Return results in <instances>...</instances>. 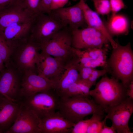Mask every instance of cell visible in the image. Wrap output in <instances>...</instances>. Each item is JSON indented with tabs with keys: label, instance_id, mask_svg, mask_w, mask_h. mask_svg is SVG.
Wrapping results in <instances>:
<instances>
[{
	"label": "cell",
	"instance_id": "cell-35",
	"mask_svg": "<svg viewBox=\"0 0 133 133\" xmlns=\"http://www.w3.org/2000/svg\"><path fill=\"white\" fill-rule=\"evenodd\" d=\"M68 1L69 0H52L51 10L64 7Z\"/></svg>",
	"mask_w": 133,
	"mask_h": 133
},
{
	"label": "cell",
	"instance_id": "cell-2",
	"mask_svg": "<svg viewBox=\"0 0 133 133\" xmlns=\"http://www.w3.org/2000/svg\"><path fill=\"white\" fill-rule=\"evenodd\" d=\"M127 89L117 79L105 75L96 83L94 89L90 90L89 96L105 112L109 108L118 105L128 97Z\"/></svg>",
	"mask_w": 133,
	"mask_h": 133
},
{
	"label": "cell",
	"instance_id": "cell-5",
	"mask_svg": "<svg viewBox=\"0 0 133 133\" xmlns=\"http://www.w3.org/2000/svg\"><path fill=\"white\" fill-rule=\"evenodd\" d=\"M41 52L67 62L76 55L72 46V31L67 26L41 46Z\"/></svg>",
	"mask_w": 133,
	"mask_h": 133
},
{
	"label": "cell",
	"instance_id": "cell-36",
	"mask_svg": "<svg viewBox=\"0 0 133 133\" xmlns=\"http://www.w3.org/2000/svg\"><path fill=\"white\" fill-rule=\"evenodd\" d=\"M52 0H41L43 11L44 13L49 14L51 13Z\"/></svg>",
	"mask_w": 133,
	"mask_h": 133
},
{
	"label": "cell",
	"instance_id": "cell-9",
	"mask_svg": "<svg viewBox=\"0 0 133 133\" xmlns=\"http://www.w3.org/2000/svg\"><path fill=\"white\" fill-rule=\"evenodd\" d=\"M105 112L116 133H133L129 127V122L133 112V100L128 97L118 105L108 108Z\"/></svg>",
	"mask_w": 133,
	"mask_h": 133
},
{
	"label": "cell",
	"instance_id": "cell-7",
	"mask_svg": "<svg viewBox=\"0 0 133 133\" xmlns=\"http://www.w3.org/2000/svg\"><path fill=\"white\" fill-rule=\"evenodd\" d=\"M66 27L60 19L51 12L49 14L43 13L34 19L30 37L41 47Z\"/></svg>",
	"mask_w": 133,
	"mask_h": 133
},
{
	"label": "cell",
	"instance_id": "cell-16",
	"mask_svg": "<svg viewBox=\"0 0 133 133\" xmlns=\"http://www.w3.org/2000/svg\"><path fill=\"white\" fill-rule=\"evenodd\" d=\"M34 20L15 23L0 30L11 49L30 37Z\"/></svg>",
	"mask_w": 133,
	"mask_h": 133
},
{
	"label": "cell",
	"instance_id": "cell-32",
	"mask_svg": "<svg viewBox=\"0 0 133 133\" xmlns=\"http://www.w3.org/2000/svg\"><path fill=\"white\" fill-rule=\"evenodd\" d=\"M95 68L81 66L79 65V64L78 69L81 79L83 80H87Z\"/></svg>",
	"mask_w": 133,
	"mask_h": 133
},
{
	"label": "cell",
	"instance_id": "cell-30",
	"mask_svg": "<svg viewBox=\"0 0 133 133\" xmlns=\"http://www.w3.org/2000/svg\"><path fill=\"white\" fill-rule=\"evenodd\" d=\"M91 118L82 120L75 124L73 127L71 133H86Z\"/></svg>",
	"mask_w": 133,
	"mask_h": 133
},
{
	"label": "cell",
	"instance_id": "cell-40",
	"mask_svg": "<svg viewBox=\"0 0 133 133\" xmlns=\"http://www.w3.org/2000/svg\"><path fill=\"white\" fill-rule=\"evenodd\" d=\"M83 0L85 1L86 0Z\"/></svg>",
	"mask_w": 133,
	"mask_h": 133
},
{
	"label": "cell",
	"instance_id": "cell-37",
	"mask_svg": "<svg viewBox=\"0 0 133 133\" xmlns=\"http://www.w3.org/2000/svg\"><path fill=\"white\" fill-rule=\"evenodd\" d=\"M126 93L128 97L133 100V80L131 81L127 88Z\"/></svg>",
	"mask_w": 133,
	"mask_h": 133
},
{
	"label": "cell",
	"instance_id": "cell-34",
	"mask_svg": "<svg viewBox=\"0 0 133 133\" xmlns=\"http://www.w3.org/2000/svg\"><path fill=\"white\" fill-rule=\"evenodd\" d=\"M18 0H0V12L15 4Z\"/></svg>",
	"mask_w": 133,
	"mask_h": 133
},
{
	"label": "cell",
	"instance_id": "cell-13",
	"mask_svg": "<svg viewBox=\"0 0 133 133\" xmlns=\"http://www.w3.org/2000/svg\"><path fill=\"white\" fill-rule=\"evenodd\" d=\"M21 104L16 120L6 133H41L40 119L31 109Z\"/></svg>",
	"mask_w": 133,
	"mask_h": 133
},
{
	"label": "cell",
	"instance_id": "cell-24",
	"mask_svg": "<svg viewBox=\"0 0 133 133\" xmlns=\"http://www.w3.org/2000/svg\"><path fill=\"white\" fill-rule=\"evenodd\" d=\"M108 47H105L102 48L88 49L84 50L92 59L101 63L104 65L105 68H109L107 59Z\"/></svg>",
	"mask_w": 133,
	"mask_h": 133
},
{
	"label": "cell",
	"instance_id": "cell-27",
	"mask_svg": "<svg viewBox=\"0 0 133 133\" xmlns=\"http://www.w3.org/2000/svg\"><path fill=\"white\" fill-rule=\"evenodd\" d=\"M104 116L99 114H92L86 133H100L101 127L102 120Z\"/></svg>",
	"mask_w": 133,
	"mask_h": 133
},
{
	"label": "cell",
	"instance_id": "cell-20",
	"mask_svg": "<svg viewBox=\"0 0 133 133\" xmlns=\"http://www.w3.org/2000/svg\"><path fill=\"white\" fill-rule=\"evenodd\" d=\"M79 2L83 11L87 27L93 28L100 32L108 39L112 48L116 47V42L109 33L99 14L92 10L83 0H80Z\"/></svg>",
	"mask_w": 133,
	"mask_h": 133
},
{
	"label": "cell",
	"instance_id": "cell-4",
	"mask_svg": "<svg viewBox=\"0 0 133 133\" xmlns=\"http://www.w3.org/2000/svg\"><path fill=\"white\" fill-rule=\"evenodd\" d=\"M40 49V46L29 37L12 49L8 66L22 75L30 71L37 74L36 62Z\"/></svg>",
	"mask_w": 133,
	"mask_h": 133
},
{
	"label": "cell",
	"instance_id": "cell-31",
	"mask_svg": "<svg viewBox=\"0 0 133 133\" xmlns=\"http://www.w3.org/2000/svg\"><path fill=\"white\" fill-rule=\"evenodd\" d=\"M111 7V15H113L121 9L126 7L123 0H109Z\"/></svg>",
	"mask_w": 133,
	"mask_h": 133
},
{
	"label": "cell",
	"instance_id": "cell-41",
	"mask_svg": "<svg viewBox=\"0 0 133 133\" xmlns=\"http://www.w3.org/2000/svg\"></svg>",
	"mask_w": 133,
	"mask_h": 133
},
{
	"label": "cell",
	"instance_id": "cell-29",
	"mask_svg": "<svg viewBox=\"0 0 133 133\" xmlns=\"http://www.w3.org/2000/svg\"><path fill=\"white\" fill-rule=\"evenodd\" d=\"M108 73H111V70L109 68H103L101 70L96 69L95 68L87 81L92 86L95 84L97 80L99 77Z\"/></svg>",
	"mask_w": 133,
	"mask_h": 133
},
{
	"label": "cell",
	"instance_id": "cell-18",
	"mask_svg": "<svg viewBox=\"0 0 133 133\" xmlns=\"http://www.w3.org/2000/svg\"><path fill=\"white\" fill-rule=\"evenodd\" d=\"M36 18L16 3L0 12V30L13 24L32 21Z\"/></svg>",
	"mask_w": 133,
	"mask_h": 133
},
{
	"label": "cell",
	"instance_id": "cell-11",
	"mask_svg": "<svg viewBox=\"0 0 133 133\" xmlns=\"http://www.w3.org/2000/svg\"><path fill=\"white\" fill-rule=\"evenodd\" d=\"M67 62L42 52L39 53L36 62L37 74L56 84Z\"/></svg>",
	"mask_w": 133,
	"mask_h": 133
},
{
	"label": "cell",
	"instance_id": "cell-23",
	"mask_svg": "<svg viewBox=\"0 0 133 133\" xmlns=\"http://www.w3.org/2000/svg\"><path fill=\"white\" fill-rule=\"evenodd\" d=\"M16 3L35 18L44 13L41 0H18Z\"/></svg>",
	"mask_w": 133,
	"mask_h": 133
},
{
	"label": "cell",
	"instance_id": "cell-12",
	"mask_svg": "<svg viewBox=\"0 0 133 133\" xmlns=\"http://www.w3.org/2000/svg\"><path fill=\"white\" fill-rule=\"evenodd\" d=\"M54 82L28 71L23 75L20 95V101L23 98L36 93L50 89H55Z\"/></svg>",
	"mask_w": 133,
	"mask_h": 133
},
{
	"label": "cell",
	"instance_id": "cell-19",
	"mask_svg": "<svg viewBox=\"0 0 133 133\" xmlns=\"http://www.w3.org/2000/svg\"><path fill=\"white\" fill-rule=\"evenodd\" d=\"M79 64L78 59L76 56L66 64L55 89L59 95L70 86L81 79L78 69Z\"/></svg>",
	"mask_w": 133,
	"mask_h": 133
},
{
	"label": "cell",
	"instance_id": "cell-15",
	"mask_svg": "<svg viewBox=\"0 0 133 133\" xmlns=\"http://www.w3.org/2000/svg\"><path fill=\"white\" fill-rule=\"evenodd\" d=\"M22 104L0 94V133H6L14 124Z\"/></svg>",
	"mask_w": 133,
	"mask_h": 133
},
{
	"label": "cell",
	"instance_id": "cell-21",
	"mask_svg": "<svg viewBox=\"0 0 133 133\" xmlns=\"http://www.w3.org/2000/svg\"><path fill=\"white\" fill-rule=\"evenodd\" d=\"M103 22L109 33L112 37L115 36L126 35L129 33L130 22L126 15L117 13L111 15L108 20Z\"/></svg>",
	"mask_w": 133,
	"mask_h": 133
},
{
	"label": "cell",
	"instance_id": "cell-25",
	"mask_svg": "<svg viewBox=\"0 0 133 133\" xmlns=\"http://www.w3.org/2000/svg\"><path fill=\"white\" fill-rule=\"evenodd\" d=\"M74 49L78 58L80 66L95 68L100 66L99 62L92 59L85 50H82L74 48Z\"/></svg>",
	"mask_w": 133,
	"mask_h": 133
},
{
	"label": "cell",
	"instance_id": "cell-8",
	"mask_svg": "<svg viewBox=\"0 0 133 133\" xmlns=\"http://www.w3.org/2000/svg\"><path fill=\"white\" fill-rule=\"evenodd\" d=\"M109 43L104 35L93 28L87 27L72 31V46L76 49L102 48L109 47Z\"/></svg>",
	"mask_w": 133,
	"mask_h": 133
},
{
	"label": "cell",
	"instance_id": "cell-38",
	"mask_svg": "<svg viewBox=\"0 0 133 133\" xmlns=\"http://www.w3.org/2000/svg\"><path fill=\"white\" fill-rule=\"evenodd\" d=\"M4 65L3 61L0 57V73L2 70L4 68Z\"/></svg>",
	"mask_w": 133,
	"mask_h": 133
},
{
	"label": "cell",
	"instance_id": "cell-26",
	"mask_svg": "<svg viewBox=\"0 0 133 133\" xmlns=\"http://www.w3.org/2000/svg\"><path fill=\"white\" fill-rule=\"evenodd\" d=\"M12 49L9 46L0 31V57L3 60L5 67L9 64Z\"/></svg>",
	"mask_w": 133,
	"mask_h": 133
},
{
	"label": "cell",
	"instance_id": "cell-33",
	"mask_svg": "<svg viewBox=\"0 0 133 133\" xmlns=\"http://www.w3.org/2000/svg\"><path fill=\"white\" fill-rule=\"evenodd\" d=\"M107 119L106 116L104 119L101 121V127L100 133H116V131L112 126L110 127L106 125V121Z\"/></svg>",
	"mask_w": 133,
	"mask_h": 133
},
{
	"label": "cell",
	"instance_id": "cell-10",
	"mask_svg": "<svg viewBox=\"0 0 133 133\" xmlns=\"http://www.w3.org/2000/svg\"><path fill=\"white\" fill-rule=\"evenodd\" d=\"M5 67L0 73V93L18 102L22 75L11 66Z\"/></svg>",
	"mask_w": 133,
	"mask_h": 133
},
{
	"label": "cell",
	"instance_id": "cell-22",
	"mask_svg": "<svg viewBox=\"0 0 133 133\" xmlns=\"http://www.w3.org/2000/svg\"><path fill=\"white\" fill-rule=\"evenodd\" d=\"M92 86L87 80L80 79L70 86L59 96L61 98L79 96L88 97L90 89Z\"/></svg>",
	"mask_w": 133,
	"mask_h": 133
},
{
	"label": "cell",
	"instance_id": "cell-3",
	"mask_svg": "<svg viewBox=\"0 0 133 133\" xmlns=\"http://www.w3.org/2000/svg\"><path fill=\"white\" fill-rule=\"evenodd\" d=\"M115 41L117 46L112 48L107 60L108 66L112 77L120 80L127 88L133 80V52L130 42L123 46L120 44L117 38Z\"/></svg>",
	"mask_w": 133,
	"mask_h": 133
},
{
	"label": "cell",
	"instance_id": "cell-1",
	"mask_svg": "<svg viewBox=\"0 0 133 133\" xmlns=\"http://www.w3.org/2000/svg\"><path fill=\"white\" fill-rule=\"evenodd\" d=\"M88 97L79 96L60 97L57 110L64 118L75 124L89 115L104 116V110Z\"/></svg>",
	"mask_w": 133,
	"mask_h": 133
},
{
	"label": "cell",
	"instance_id": "cell-17",
	"mask_svg": "<svg viewBox=\"0 0 133 133\" xmlns=\"http://www.w3.org/2000/svg\"><path fill=\"white\" fill-rule=\"evenodd\" d=\"M75 124L58 111L40 119L39 126L41 133H71Z\"/></svg>",
	"mask_w": 133,
	"mask_h": 133
},
{
	"label": "cell",
	"instance_id": "cell-39",
	"mask_svg": "<svg viewBox=\"0 0 133 133\" xmlns=\"http://www.w3.org/2000/svg\"><path fill=\"white\" fill-rule=\"evenodd\" d=\"M73 0L74 1H76L77 0Z\"/></svg>",
	"mask_w": 133,
	"mask_h": 133
},
{
	"label": "cell",
	"instance_id": "cell-14",
	"mask_svg": "<svg viewBox=\"0 0 133 133\" xmlns=\"http://www.w3.org/2000/svg\"><path fill=\"white\" fill-rule=\"evenodd\" d=\"M51 12L72 31L87 27L83 11L79 2L71 6L53 10Z\"/></svg>",
	"mask_w": 133,
	"mask_h": 133
},
{
	"label": "cell",
	"instance_id": "cell-28",
	"mask_svg": "<svg viewBox=\"0 0 133 133\" xmlns=\"http://www.w3.org/2000/svg\"><path fill=\"white\" fill-rule=\"evenodd\" d=\"M96 12L102 15H109L111 12L109 0H93Z\"/></svg>",
	"mask_w": 133,
	"mask_h": 133
},
{
	"label": "cell",
	"instance_id": "cell-6",
	"mask_svg": "<svg viewBox=\"0 0 133 133\" xmlns=\"http://www.w3.org/2000/svg\"><path fill=\"white\" fill-rule=\"evenodd\" d=\"M60 97L54 89L40 92L22 99L20 102L41 119L56 112Z\"/></svg>",
	"mask_w": 133,
	"mask_h": 133
}]
</instances>
